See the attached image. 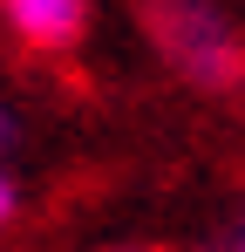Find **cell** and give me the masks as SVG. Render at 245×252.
Returning a JSON list of instances; mask_svg holds the SVG:
<instances>
[{"instance_id":"6da1fadb","label":"cell","mask_w":245,"mask_h":252,"mask_svg":"<svg viewBox=\"0 0 245 252\" xmlns=\"http://www.w3.org/2000/svg\"><path fill=\"white\" fill-rule=\"evenodd\" d=\"M129 14L170 82H184L204 102L245 95V21L225 0H129Z\"/></svg>"},{"instance_id":"7a4b0ae2","label":"cell","mask_w":245,"mask_h":252,"mask_svg":"<svg viewBox=\"0 0 245 252\" xmlns=\"http://www.w3.org/2000/svg\"><path fill=\"white\" fill-rule=\"evenodd\" d=\"M0 28L21 55H41V62H61L89 41L95 28V0H0Z\"/></svg>"},{"instance_id":"3957f363","label":"cell","mask_w":245,"mask_h":252,"mask_svg":"<svg viewBox=\"0 0 245 252\" xmlns=\"http://www.w3.org/2000/svg\"><path fill=\"white\" fill-rule=\"evenodd\" d=\"M14 218H21V177L0 164V239H7V225H14Z\"/></svg>"},{"instance_id":"277c9868","label":"cell","mask_w":245,"mask_h":252,"mask_svg":"<svg viewBox=\"0 0 245 252\" xmlns=\"http://www.w3.org/2000/svg\"><path fill=\"white\" fill-rule=\"evenodd\" d=\"M14 143H21V116L0 102V164H7V150H14Z\"/></svg>"},{"instance_id":"5b68a950","label":"cell","mask_w":245,"mask_h":252,"mask_svg":"<svg viewBox=\"0 0 245 252\" xmlns=\"http://www.w3.org/2000/svg\"><path fill=\"white\" fill-rule=\"evenodd\" d=\"M225 252H245V198H239V218H232V232H225Z\"/></svg>"},{"instance_id":"8992f818","label":"cell","mask_w":245,"mask_h":252,"mask_svg":"<svg viewBox=\"0 0 245 252\" xmlns=\"http://www.w3.org/2000/svg\"><path fill=\"white\" fill-rule=\"evenodd\" d=\"M129 252H157V246H129Z\"/></svg>"}]
</instances>
